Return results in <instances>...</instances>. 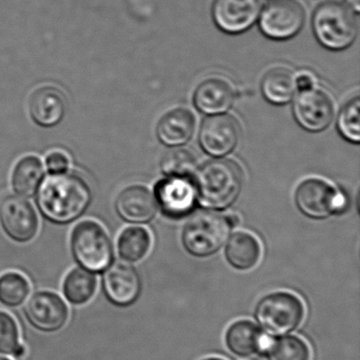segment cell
Here are the masks:
<instances>
[{
    "instance_id": "obj_12",
    "label": "cell",
    "mask_w": 360,
    "mask_h": 360,
    "mask_svg": "<svg viewBox=\"0 0 360 360\" xmlns=\"http://www.w3.org/2000/svg\"><path fill=\"white\" fill-rule=\"evenodd\" d=\"M295 119L303 129L320 132L334 119V104L328 94L319 88L300 90L292 106Z\"/></svg>"
},
{
    "instance_id": "obj_22",
    "label": "cell",
    "mask_w": 360,
    "mask_h": 360,
    "mask_svg": "<svg viewBox=\"0 0 360 360\" xmlns=\"http://www.w3.org/2000/svg\"><path fill=\"white\" fill-rule=\"evenodd\" d=\"M261 91L267 102L274 105L286 104L296 94V77L292 71L282 67L271 69L261 81Z\"/></svg>"
},
{
    "instance_id": "obj_29",
    "label": "cell",
    "mask_w": 360,
    "mask_h": 360,
    "mask_svg": "<svg viewBox=\"0 0 360 360\" xmlns=\"http://www.w3.org/2000/svg\"><path fill=\"white\" fill-rule=\"evenodd\" d=\"M360 98L356 96L341 109L337 120V128L349 142L358 144L360 141Z\"/></svg>"
},
{
    "instance_id": "obj_3",
    "label": "cell",
    "mask_w": 360,
    "mask_h": 360,
    "mask_svg": "<svg viewBox=\"0 0 360 360\" xmlns=\"http://www.w3.org/2000/svg\"><path fill=\"white\" fill-rule=\"evenodd\" d=\"M311 24L317 41L332 51L347 49L357 37V11L347 0H326L320 4Z\"/></svg>"
},
{
    "instance_id": "obj_21",
    "label": "cell",
    "mask_w": 360,
    "mask_h": 360,
    "mask_svg": "<svg viewBox=\"0 0 360 360\" xmlns=\"http://www.w3.org/2000/svg\"><path fill=\"white\" fill-rule=\"evenodd\" d=\"M261 255L260 242L252 233L237 231L227 240L225 259L237 271H246L254 269L260 261Z\"/></svg>"
},
{
    "instance_id": "obj_23",
    "label": "cell",
    "mask_w": 360,
    "mask_h": 360,
    "mask_svg": "<svg viewBox=\"0 0 360 360\" xmlns=\"http://www.w3.org/2000/svg\"><path fill=\"white\" fill-rule=\"evenodd\" d=\"M151 245L153 238L148 229L143 226L126 227L117 238V254L125 262H140L150 252Z\"/></svg>"
},
{
    "instance_id": "obj_2",
    "label": "cell",
    "mask_w": 360,
    "mask_h": 360,
    "mask_svg": "<svg viewBox=\"0 0 360 360\" xmlns=\"http://www.w3.org/2000/svg\"><path fill=\"white\" fill-rule=\"evenodd\" d=\"M243 180V170L233 160L206 162L195 174L198 201L210 210H226L239 197Z\"/></svg>"
},
{
    "instance_id": "obj_15",
    "label": "cell",
    "mask_w": 360,
    "mask_h": 360,
    "mask_svg": "<svg viewBox=\"0 0 360 360\" xmlns=\"http://www.w3.org/2000/svg\"><path fill=\"white\" fill-rule=\"evenodd\" d=\"M262 6L263 0H214L212 18L223 32L240 34L257 22Z\"/></svg>"
},
{
    "instance_id": "obj_13",
    "label": "cell",
    "mask_w": 360,
    "mask_h": 360,
    "mask_svg": "<svg viewBox=\"0 0 360 360\" xmlns=\"http://www.w3.org/2000/svg\"><path fill=\"white\" fill-rule=\"evenodd\" d=\"M102 290L111 304L128 307L136 302L142 292V280L136 267L113 263L103 273Z\"/></svg>"
},
{
    "instance_id": "obj_4",
    "label": "cell",
    "mask_w": 360,
    "mask_h": 360,
    "mask_svg": "<svg viewBox=\"0 0 360 360\" xmlns=\"http://www.w3.org/2000/svg\"><path fill=\"white\" fill-rule=\"evenodd\" d=\"M70 252L81 269L103 274L115 263V248L106 229L94 220H84L73 227Z\"/></svg>"
},
{
    "instance_id": "obj_24",
    "label": "cell",
    "mask_w": 360,
    "mask_h": 360,
    "mask_svg": "<svg viewBox=\"0 0 360 360\" xmlns=\"http://www.w3.org/2000/svg\"><path fill=\"white\" fill-rule=\"evenodd\" d=\"M98 288V279L94 274L81 267L71 269L63 281V295L72 305H85L94 298Z\"/></svg>"
},
{
    "instance_id": "obj_28",
    "label": "cell",
    "mask_w": 360,
    "mask_h": 360,
    "mask_svg": "<svg viewBox=\"0 0 360 360\" xmlns=\"http://www.w3.org/2000/svg\"><path fill=\"white\" fill-rule=\"evenodd\" d=\"M197 159L187 149L168 151L161 162V169L167 176H191L197 172Z\"/></svg>"
},
{
    "instance_id": "obj_7",
    "label": "cell",
    "mask_w": 360,
    "mask_h": 360,
    "mask_svg": "<svg viewBox=\"0 0 360 360\" xmlns=\"http://www.w3.org/2000/svg\"><path fill=\"white\" fill-rule=\"evenodd\" d=\"M295 202L301 214L313 220H324L343 212L347 198L334 185L319 178L307 179L299 184Z\"/></svg>"
},
{
    "instance_id": "obj_32",
    "label": "cell",
    "mask_w": 360,
    "mask_h": 360,
    "mask_svg": "<svg viewBox=\"0 0 360 360\" xmlns=\"http://www.w3.org/2000/svg\"><path fill=\"white\" fill-rule=\"evenodd\" d=\"M297 90L309 89V88L315 87V81H314L311 75L307 73H301L299 77H296Z\"/></svg>"
},
{
    "instance_id": "obj_11",
    "label": "cell",
    "mask_w": 360,
    "mask_h": 360,
    "mask_svg": "<svg viewBox=\"0 0 360 360\" xmlns=\"http://www.w3.org/2000/svg\"><path fill=\"white\" fill-rule=\"evenodd\" d=\"M155 198L166 217L183 218L191 214L197 204L195 181L191 176H167L155 185Z\"/></svg>"
},
{
    "instance_id": "obj_9",
    "label": "cell",
    "mask_w": 360,
    "mask_h": 360,
    "mask_svg": "<svg viewBox=\"0 0 360 360\" xmlns=\"http://www.w3.org/2000/svg\"><path fill=\"white\" fill-rule=\"evenodd\" d=\"M27 322L41 333L60 332L69 320L66 301L51 290H39L29 298L22 309Z\"/></svg>"
},
{
    "instance_id": "obj_5",
    "label": "cell",
    "mask_w": 360,
    "mask_h": 360,
    "mask_svg": "<svg viewBox=\"0 0 360 360\" xmlns=\"http://www.w3.org/2000/svg\"><path fill=\"white\" fill-rule=\"evenodd\" d=\"M233 229L229 218L214 210L193 214L183 226L181 243L195 258L214 256L226 244Z\"/></svg>"
},
{
    "instance_id": "obj_6",
    "label": "cell",
    "mask_w": 360,
    "mask_h": 360,
    "mask_svg": "<svg viewBox=\"0 0 360 360\" xmlns=\"http://www.w3.org/2000/svg\"><path fill=\"white\" fill-rule=\"evenodd\" d=\"M305 315L302 300L290 292H274L261 298L254 316L260 328L271 337L294 332Z\"/></svg>"
},
{
    "instance_id": "obj_33",
    "label": "cell",
    "mask_w": 360,
    "mask_h": 360,
    "mask_svg": "<svg viewBox=\"0 0 360 360\" xmlns=\"http://www.w3.org/2000/svg\"><path fill=\"white\" fill-rule=\"evenodd\" d=\"M202 360H224L223 358L220 357H208V358H204V359Z\"/></svg>"
},
{
    "instance_id": "obj_19",
    "label": "cell",
    "mask_w": 360,
    "mask_h": 360,
    "mask_svg": "<svg viewBox=\"0 0 360 360\" xmlns=\"http://www.w3.org/2000/svg\"><path fill=\"white\" fill-rule=\"evenodd\" d=\"M235 101V90L229 82L210 77L202 82L193 94L195 106L201 112L214 115L225 113Z\"/></svg>"
},
{
    "instance_id": "obj_27",
    "label": "cell",
    "mask_w": 360,
    "mask_h": 360,
    "mask_svg": "<svg viewBox=\"0 0 360 360\" xmlns=\"http://www.w3.org/2000/svg\"><path fill=\"white\" fill-rule=\"evenodd\" d=\"M31 285L26 276L18 271H7L0 276V304L14 309L26 302Z\"/></svg>"
},
{
    "instance_id": "obj_16",
    "label": "cell",
    "mask_w": 360,
    "mask_h": 360,
    "mask_svg": "<svg viewBox=\"0 0 360 360\" xmlns=\"http://www.w3.org/2000/svg\"><path fill=\"white\" fill-rule=\"evenodd\" d=\"M115 212L130 224H146L155 218L158 204L155 195L143 185L126 187L115 199Z\"/></svg>"
},
{
    "instance_id": "obj_31",
    "label": "cell",
    "mask_w": 360,
    "mask_h": 360,
    "mask_svg": "<svg viewBox=\"0 0 360 360\" xmlns=\"http://www.w3.org/2000/svg\"><path fill=\"white\" fill-rule=\"evenodd\" d=\"M46 167L49 174H65L70 167V160L66 153H62V151H53L46 158Z\"/></svg>"
},
{
    "instance_id": "obj_8",
    "label": "cell",
    "mask_w": 360,
    "mask_h": 360,
    "mask_svg": "<svg viewBox=\"0 0 360 360\" xmlns=\"http://www.w3.org/2000/svg\"><path fill=\"white\" fill-rule=\"evenodd\" d=\"M305 10L298 0H271L261 11V32L271 39L285 41L296 37L304 26Z\"/></svg>"
},
{
    "instance_id": "obj_26",
    "label": "cell",
    "mask_w": 360,
    "mask_h": 360,
    "mask_svg": "<svg viewBox=\"0 0 360 360\" xmlns=\"http://www.w3.org/2000/svg\"><path fill=\"white\" fill-rule=\"evenodd\" d=\"M263 354L267 360H311L309 345L295 335L271 337Z\"/></svg>"
},
{
    "instance_id": "obj_30",
    "label": "cell",
    "mask_w": 360,
    "mask_h": 360,
    "mask_svg": "<svg viewBox=\"0 0 360 360\" xmlns=\"http://www.w3.org/2000/svg\"><path fill=\"white\" fill-rule=\"evenodd\" d=\"M22 345L18 322L7 311H0V354L14 356Z\"/></svg>"
},
{
    "instance_id": "obj_20",
    "label": "cell",
    "mask_w": 360,
    "mask_h": 360,
    "mask_svg": "<svg viewBox=\"0 0 360 360\" xmlns=\"http://www.w3.org/2000/svg\"><path fill=\"white\" fill-rule=\"evenodd\" d=\"M195 117L186 108H176L166 113L157 126V136L166 146L186 144L193 136Z\"/></svg>"
},
{
    "instance_id": "obj_1",
    "label": "cell",
    "mask_w": 360,
    "mask_h": 360,
    "mask_svg": "<svg viewBox=\"0 0 360 360\" xmlns=\"http://www.w3.org/2000/svg\"><path fill=\"white\" fill-rule=\"evenodd\" d=\"M92 191L87 181L75 172L52 174L41 183L37 203L44 218L65 225L81 218L91 204Z\"/></svg>"
},
{
    "instance_id": "obj_10",
    "label": "cell",
    "mask_w": 360,
    "mask_h": 360,
    "mask_svg": "<svg viewBox=\"0 0 360 360\" xmlns=\"http://www.w3.org/2000/svg\"><path fill=\"white\" fill-rule=\"evenodd\" d=\"M0 226L12 241L29 243L39 233V216L22 195H7L0 201Z\"/></svg>"
},
{
    "instance_id": "obj_14",
    "label": "cell",
    "mask_w": 360,
    "mask_h": 360,
    "mask_svg": "<svg viewBox=\"0 0 360 360\" xmlns=\"http://www.w3.org/2000/svg\"><path fill=\"white\" fill-rule=\"evenodd\" d=\"M241 127L233 115H214L204 120L200 129L202 148L212 157L222 158L231 153L239 143Z\"/></svg>"
},
{
    "instance_id": "obj_34",
    "label": "cell",
    "mask_w": 360,
    "mask_h": 360,
    "mask_svg": "<svg viewBox=\"0 0 360 360\" xmlns=\"http://www.w3.org/2000/svg\"><path fill=\"white\" fill-rule=\"evenodd\" d=\"M0 360H11L9 358L5 357V356H0Z\"/></svg>"
},
{
    "instance_id": "obj_17",
    "label": "cell",
    "mask_w": 360,
    "mask_h": 360,
    "mask_svg": "<svg viewBox=\"0 0 360 360\" xmlns=\"http://www.w3.org/2000/svg\"><path fill=\"white\" fill-rule=\"evenodd\" d=\"M271 337L267 336L250 320L233 322L225 333V345L238 357L248 358L263 353Z\"/></svg>"
},
{
    "instance_id": "obj_25",
    "label": "cell",
    "mask_w": 360,
    "mask_h": 360,
    "mask_svg": "<svg viewBox=\"0 0 360 360\" xmlns=\"http://www.w3.org/2000/svg\"><path fill=\"white\" fill-rule=\"evenodd\" d=\"M45 170L41 159L26 155L16 164L12 174V186L15 193L24 197H32L41 186Z\"/></svg>"
},
{
    "instance_id": "obj_18",
    "label": "cell",
    "mask_w": 360,
    "mask_h": 360,
    "mask_svg": "<svg viewBox=\"0 0 360 360\" xmlns=\"http://www.w3.org/2000/svg\"><path fill=\"white\" fill-rule=\"evenodd\" d=\"M67 101L64 92L53 86L37 88L29 100L31 117L37 125L52 127L64 119Z\"/></svg>"
}]
</instances>
